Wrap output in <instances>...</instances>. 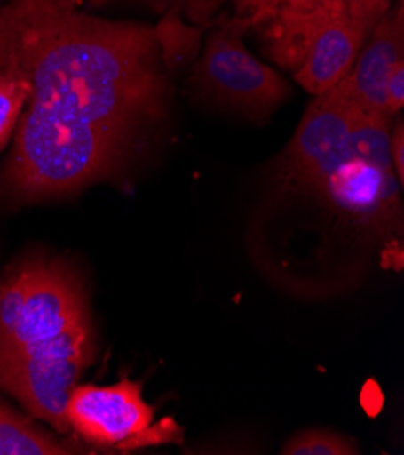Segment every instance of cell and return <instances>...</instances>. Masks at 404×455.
I'll use <instances>...</instances> for the list:
<instances>
[{
  "mask_svg": "<svg viewBox=\"0 0 404 455\" xmlns=\"http://www.w3.org/2000/svg\"><path fill=\"white\" fill-rule=\"evenodd\" d=\"M0 69L29 87L3 174L26 202L106 176L137 125L160 115L167 87L153 28L85 15L75 0L0 8Z\"/></svg>",
  "mask_w": 404,
  "mask_h": 455,
  "instance_id": "obj_1",
  "label": "cell"
},
{
  "mask_svg": "<svg viewBox=\"0 0 404 455\" xmlns=\"http://www.w3.org/2000/svg\"><path fill=\"white\" fill-rule=\"evenodd\" d=\"M91 317L80 280L29 259L0 278V390L53 383L91 365Z\"/></svg>",
  "mask_w": 404,
  "mask_h": 455,
  "instance_id": "obj_2",
  "label": "cell"
},
{
  "mask_svg": "<svg viewBox=\"0 0 404 455\" xmlns=\"http://www.w3.org/2000/svg\"><path fill=\"white\" fill-rule=\"evenodd\" d=\"M142 383L76 385L67 401V423L76 437L106 453H129L160 444H182L184 428L172 418L154 421Z\"/></svg>",
  "mask_w": 404,
  "mask_h": 455,
  "instance_id": "obj_3",
  "label": "cell"
},
{
  "mask_svg": "<svg viewBox=\"0 0 404 455\" xmlns=\"http://www.w3.org/2000/svg\"><path fill=\"white\" fill-rule=\"evenodd\" d=\"M400 184L390 160V118L363 113L352 155L316 189L337 209L381 229L399 211Z\"/></svg>",
  "mask_w": 404,
  "mask_h": 455,
  "instance_id": "obj_4",
  "label": "cell"
},
{
  "mask_svg": "<svg viewBox=\"0 0 404 455\" xmlns=\"http://www.w3.org/2000/svg\"><path fill=\"white\" fill-rule=\"evenodd\" d=\"M249 26L247 17H236L209 36L194 85L223 106L265 118L285 102L289 85L278 71L245 50L243 33Z\"/></svg>",
  "mask_w": 404,
  "mask_h": 455,
  "instance_id": "obj_5",
  "label": "cell"
},
{
  "mask_svg": "<svg viewBox=\"0 0 404 455\" xmlns=\"http://www.w3.org/2000/svg\"><path fill=\"white\" fill-rule=\"evenodd\" d=\"M363 113L336 87L318 95L290 142L289 172L301 184L318 189L352 155L353 129Z\"/></svg>",
  "mask_w": 404,
  "mask_h": 455,
  "instance_id": "obj_6",
  "label": "cell"
},
{
  "mask_svg": "<svg viewBox=\"0 0 404 455\" xmlns=\"http://www.w3.org/2000/svg\"><path fill=\"white\" fill-rule=\"evenodd\" d=\"M404 59L402 8L397 15H384L372 29L348 75L336 85L339 93L357 104L365 113L386 116V80L393 66Z\"/></svg>",
  "mask_w": 404,
  "mask_h": 455,
  "instance_id": "obj_7",
  "label": "cell"
},
{
  "mask_svg": "<svg viewBox=\"0 0 404 455\" xmlns=\"http://www.w3.org/2000/svg\"><path fill=\"white\" fill-rule=\"evenodd\" d=\"M367 22L339 15L330 19L312 40L296 82L312 95H323L336 87L352 69L372 33Z\"/></svg>",
  "mask_w": 404,
  "mask_h": 455,
  "instance_id": "obj_8",
  "label": "cell"
},
{
  "mask_svg": "<svg viewBox=\"0 0 404 455\" xmlns=\"http://www.w3.org/2000/svg\"><path fill=\"white\" fill-rule=\"evenodd\" d=\"M83 448L59 441L0 399V455H69Z\"/></svg>",
  "mask_w": 404,
  "mask_h": 455,
  "instance_id": "obj_9",
  "label": "cell"
},
{
  "mask_svg": "<svg viewBox=\"0 0 404 455\" xmlns=\"http://www.w3.org/2000/svg\"><path fill=\"white\" fill-rule=\"evenodd\" d=\"M390 0H303V3L280 17H301V15H323V17H337L346 15L367 22L370 28L386 15ZM274 20V19H273Z\"/></svg>",
  "mask_w": 404,
  "mask_h": 455,
  "instance_id": "obj_10",
  "label": "cell"
},
{
  "mask_svg": "<svg viewBox=\"0 0 404 455\" xmlns=\"http://www.w3.org/2000/svg\"><path fill=\"white\" fill-rule=\"evenodd\" d=\"M29 87L19 75L0 69V151L13 136L20 115L28 104Z\"/></svg>",
  "mask_w": 404,
  "mask_h": 455,
  "instance_id": "obj_11",
  "label": "cell"
},
{
  "mask_svg": "<svg viewBox=\"0 0 404 455\" xmlns=\"http://www.w3.org/2000/svg\"><path fill=\"white\" fill-rule=\"evenodd\" d=\"M283 455H355L359 448L352 443V439L323 430L313 428L296 434L289 439V443L281 450Z\"/></svg>",
  "mask_w": 404,
  "mask_h": 455,
  "instance_id": "obj_12",
  "label": "cell"
},
{
  "mask_svg": "<svg viewBox=\"0 0 404 455\" xmlns=\"http://www.w3.org/2000/svg\"><path fill=\"white\" fill-rule=\"evenodd\" d=\"M303 0H238L240 17H247L252 24H266L274 17L297 8Z\"/></svg>",
  "mask_w": 404,
  "mask_h": 455,
  "instance_id": "obj_13",
  "label": "cell"
},
{
  "mask_svg": "<svg viewBox=\"0 0 404 455\" xmlns=\"http://www.w3.org/2000/svg\"><path fill=\"white\" fill-rule=\"evenodd\" d=\"M404 106V59L399 60L388 80H386V108H388V115L393 116L395 113H399Z\"/></svg>",
  "mask_w": 404,
  "mask_h": 455,
  "instance_id": "obj_14",
  "label": "cell"
},
{
  "mask_svg": "<svg viewBox=\"0 0 404 455\" xmlns=\"http://www.w3.org/2000/svg\"><path fill=\"white\" fill-rule=\"evenodd\" d=\"M390 160L393 172L399 180V184L402 186L404 180V124L399 118L397 125L390 132Z\"/></svg>",
  "mask_w": 404,
  "mask_h": 455,
  "instance_id": "obj_15",
  "label": "cell"
},
{
  "mask_svg": "<svg viewBox=\"0 0 404 455\" xmlns=\"http://www.w3.org/2000/svg\"><path fill=\"white\" fill-rule=\"evenodd\" d=\"M182 3L186 4L193 20L203 22L219 8L223 0H182Z\"/></svg>",
  "mask_w": 404,
  "mask_h": 455,
  "instance_id": "obj_16",
  "label": "cell"
}]
</instances>
